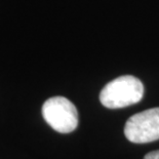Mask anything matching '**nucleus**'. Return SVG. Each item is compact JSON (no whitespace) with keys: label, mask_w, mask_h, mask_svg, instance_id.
Instances as JSON below:
<instances>
[{"label":"nucleus","mask_w":159,"mask_h":159,"mask_svg":"<svg viewBox=\"0 0 159 159\" xmlns=\"http://www.w3.org/2000/svg\"><path fill=\"white\" fill-rule=\"evenodd\" d=\"M42 116L52 129L69 134L78 125V112L74 104L64 97H52L42 106Z\"/></svg>","instance_id":"nucleus-2"},{"label":"nucleus","mask_w":159,"mask_h":159,"mask_svg":"<svg viewBox=\"0 0 159 159\" xmlns=\"http://www.w3.org/2000/svg\"><path fill=\"white\" fill-rule=\"evenodd\" d=\"M144 159H159V150L148 153L146 156L144 157Z\"/></svg>","instance_id":"nucleus-4"},{"label":"nucleus","mask_w":159,"mask_h":159,"mask_svg":"<svg viewBox=\"0 0 159 159\" xmlns=\"http://www.w3.org/2000/svg\"><path fill=\"white\" fill-rule=\"evenodd\" d=\"M124 136L136 144L159 140V107L133 115L125 123Z\"/></svg>","instance_id":"nucleus-3"},{"label":"nucleus","mask_w":159,"mask_h":159,"mask_svg":"<svg viewBox=\"0 0 159 159\" xmlns=\"http://www.w3.org/2000/svg\"><path fill=\"white\" fill-rule=\"evenodd\" d=\"M144 85L134 76L123 75L110 81L100 93V102L106 108L118 109L131 106L143 99Z\"/></svg>","instance_id":"nucleus-1"}]
</instances>
